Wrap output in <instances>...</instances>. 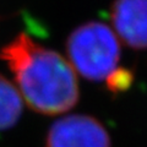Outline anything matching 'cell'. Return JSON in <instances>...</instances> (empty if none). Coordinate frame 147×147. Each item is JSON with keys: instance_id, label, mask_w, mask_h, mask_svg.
I'll return each instance as SVG.
<instances>
[{"instance_id": "1", "label": "cell", "mask_w": 147, "mask_h": 147, "mask_svg": "<svg viewBox=\"0 0 147 147\" xmlns=\"http://www.w3.org/2000/svg\"><path fill=\"white\" fill-rule=\"evenodd\" d=\"M0 58L15 76L24 102L37 113L58 115L69 112L80 99L76 71L60 53L20 33L5 45Z\"/></svg>"}, {"instance_id": "2", "label": "cell", "mask_w": 147, "mask_h": 147, "mask_svg": "<svg viewBox=\"0 0 147 147\" xmlns=\"http://www.w3.org/2000/svg\"><path fill=\"white\" fill-rule=\"evenodd\" d=\"M66 54L74 70L90 81H105L118 69L120 40L108 25L88 21L67 37Z\"/></svg>"}, {"instance_id": "3", "label": "cell", "mask_w": 147, "mask_h": 147, "mask_svg": "<svg viewBox=\"0 0 147 147\" xmlns=\"http://www.w3.org/2000/svg\"><path fill=\"white\" fill-rule=\"evenodd\" d=\"M45 147H112V141L107 129L96 118L72 114L52 124Z\"/></svg>"}, {"instance_id": "4", "label": "cell", "mask_w": 147, "mask_h": 147, "mask_svg": "<svg viewBox=\"0 0 147 147\" xmlns=\"http://www.w3.org/2000/svg\"><path fill=\"white\" fill-rule=\"evenodd\" d=\"M119 40L135 50L147 49V0H120L109 10Z\"/></svg>"}, {"instance_id": "5", "label": "cell", "mask_w": 147, "mask_h": 147, "mask_svg": "<svg viewBox=\"0 0 147 147\" xmlns=\"http://www.w3.org/2000/svg\"><path fill=\"white\" fill-rule=\"evenodd\" d=\"M22 109L24 99L16 85L0 75V130L15 125L21 117Z\"/></svg>"}, {"instance_id": "6", "label": "cell", "mask_w": 147, "mask_h": 147, "mask_svg": "<svg viewBox=\"0 0 147 147\" xmlns=\"http://www.w3.org/2000/svg\"><path fill=\"white\" fill-rule=\"evenodd\" d=\"M132 80H134V76H132V74L129 70L117 69L115 71L110 74L109 77L105 80V82H107V86L110 91L121 92L130 87Z\"/></svg>"}]
</instances>
